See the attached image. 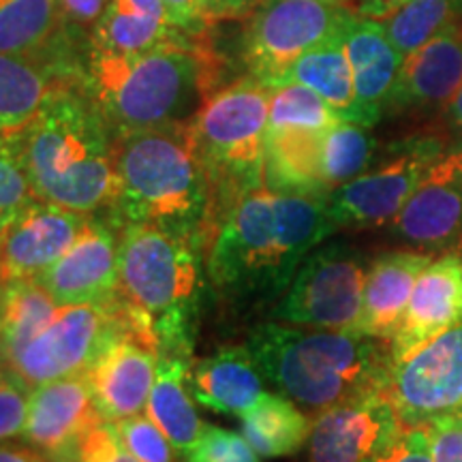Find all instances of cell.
Instances as JSON below:
<instances>
[{
  "instance_id": "6da1fadb",
  "label": "cell",
  "mask_w": 462,
  "mask_h": 462,
  "mask_svg": "<svg viewBox=\"0 0 462 462\" xmlns=\"http://www.w3.org/2000/svg\"><path fill=\"white\" fill-rule=\"evenodd\" d=\"M334 231L328 198L251 189L218 223L206 251V274L229 304H273L287 291L304 257Z\"/></svg>"
},
{
  "instance_id": "7a4b0ae2",
  "label": "cell",
  "mask_w": 462,
  "mask_h": 462,
  "mask_svg": "<svg viewBox=\"0 0 462 462\" xmlns=\"http://www.w3.org/2000/svg\"><path fill=\"white\" fill-rule=\"evenodd\" d=\"M116 193L109 218L152 225L208 251L215 238V199L198 157L190 123L114 137Z\"/></svg>"
},
{
  "instance_id": "3957f363",
  "label": "cell",
  "mask_w": 462,
  "mask_h": 462,
  "mask_svg": "<svg viewBox=\"0 0 462 462\" xmlns=\"http://www.w3.org/2000/svg\"><path fill=\"white\" fill-rule=\"evenodd\" d=\"M265 383L309 415L383 394L392 368L390 343L360 332L265 321L248 334Z\"/></svg>"
},
{
  "instance_id": "277c9868",
  "label": "cell",
  "mask_w": 462,
  "mask_h": 462,
  "mask_svg": "<svg viewBox=\"0 0 462 462\" xmlns=\"http://www.w3.org/2000/svg\"><path fill=\"white\" fill-rule=\"evenodd\" d=\"M17 137L34 198L84 215H109L114 133L78 84L58 86Z\"/></svg>"
},
{
  "instance_id": "5b68a950",
  "label": "cell",
  "mask_w": 462,
  "mask_h": 462,
  "mask_svg": "<svg viewBox=\"0 0 462 462\" xmlns=\"http://www.w3.org/2000/svg\"><path fill=\"white\" fill-rule=\"evenodd\" d=\"M212 67L206 51L195 45H170L146 54H114L90 45L78 65V86L118 137L193 118L210 95Z\"/></svg>"
},
{
  "instance_id": "8992f818",
  "label": "cell",
  "mask_w": 462,
  "mask_h": 462,
  "mask_svg": "<svg viewBox=\"0 0 462 462\" xmlns=\"http://www.w3.org/2000/svg\"><path fill=\"white\" fill-rule=\"evenodd\" d=\"M206 253L152 225L118 227V300L159 356L193 357Z\"/></svg>"
},
{
  "instance_id": "52a82bcc",
  "label": "cell",
  "mask_w": 462,
  "mask_h": 462,
  "mask_svg": "<svg viewBox=\"0 0 462 462\" xmlns=\"http://www.w3.org/2000/svg\"><path fill=\"white\" fill-rule=\"evenodd\" d=\"M268 116L270 88L248 75L210 92L189 120L212 189L217 227L242 193L263 187Z\"/></svg>"
},
{
  "instance_id": "ba28073f",
  "label": "cell",
  "mask_w": 462,
  "mask_h": 462,
  "mask_svg": "<svg viewBox=\"0 0 462 462\" xmlns=\"http://www.w3.org/2000/svg\"><path fill=\"white\" fill-rule=\"evenodd\" d=\"M368 255L349 242H323L310 251L274 304L273 319L289 326L356 332L362 313Z\"/></svg>"
},
{
  "instance_id": "9c48e42d",
  "label": "cell",
  "mask_w": 462,
  "mask_h": 462,
  "mask_svg": "<svg viewBox=\"0 0 462 462\" xmlns=\"http://www.w3.org/2000/svg\"><path fill=\"white\" fill-rule=\"evenodd\" d=\"M126 334H135V328L118 298L112 304L62 306L54 321L3 366L34 390L48 381L86 373L109 345Z\"/></svg>"
},
{
  "instance_id": "30bf717a",
  "label": "cell",
  "mask_w": 462,
  "mask_h": 462,
  "mask_svg": "<svg viewBox=\"0 0 462 462\" xmlns=\"http://www.w3.org/2000/svg\"><path fill=\"white\" fill-rule=\"evenodd\" d=\"M354 17L349 0H263L245 31L248 71L270 88L293 60L343 34Z\"/></svg>"
},
{
  "instance_id": "8fae6325",
  "label": "cell",
  "mask_w": 462,
  "mask_h": 462,
  "mask_svg": "<svg viewBox=\"0 0 462 462\" xmlns=\"http://www.w3.org/2000/svg\"><path fill=\"white\" fill-rule=\"evenodd\" d=\"M446 152L435 135H413L392 146L373 170L340 184L328 195V215L340 227H381L396 218L426 171Z\"/></svg>"
},
{
  "instance_id": "7c38bea8",
  "label": "cell",
  "mask_w": 462,
  "mask_h": 462,
  "mask_svg": "<svg viewBox=\"0 0 462 462\" xmlns=\"http://www.w3.org/2000/svg\"><path fill=\"white\" fill-rule=\"evenodd\" d=\"M383 396L404 429H426L462 409V321L392 362Z\"/></svg>"
},
{
  "instance_id": "4fadbf2b",
  "label": "cell",
  "mask_w": 462,
  "mask_h": 462,
  "mask_svg": "<svg viewBox=\"0 0 462 462\" xmlns=\"http://www.w3.org/2000/svg\"><path fill=\"white\" fill-rule=\"evenodd\" d=\"M392 238L413 251H462V146L446 150L390 223Z\"/></svg>"
},
{
  "instance_id": "5bb4252c",
  "label": "cell",
  "mask_w": 462,
  "mask_h": 462,
  "mask_svg": "<svg viewBox=\"0 0 462 462\" xmlns=\"http://www.w3.org/2000/svg\"><path fill=\"white\" fill-rule=\"evenodd\" d=\"M32 281L60 309L112 304L118 298V227L107 215H92L65 255Z\"/></svg>"
},
{
  "instance_id": "9a60e30c",
  "label": "cell",
  "mask_w": 462,
  "mask_h": 462,
  "mask_svg": "<svg viewBox=\"0 0 462 462\" xmlns=\"http://www.w3.org/2000/svg\"><path fill=\"white\" fill-rule=\"evenodd\" d=\"M401 430L383 394L337 404L313 420L304 462H371Z\"/></svg>"
},
{
  "instance_id": "2e32d148",
  "label": "cell",
  "mask_w": 462,
  "mask_h": 462,
  "mask_svg": "<svg viewBox=\"0 0 462 462\" xmlns=\"http://www.w3.org/2000/svg\"><path fill=\"white\" fill-rule=\"evenodd\" d=\"M90 217L32 199L31 206L0 234V285L37 279L73 246Z\"/></svg>"
},
{
  "instance_id": "e0dca14e",
  "label": "cell",
  "mask_w": 462,
  "mask_h": 462,
  "mask_svg": "<svg viewBox=\"0 0 462 462\" xmlns=\"http://www.w3.org/2000/svg\"><path fill=\"white\" fill-rule=\"evenodd\" d=\"M106 421L92 398L86 373L37 385L22 432L28 448L56 462L90 429Z\"/></svg>"
},
{
  "instance_id": "ac0fdd59",
  "label": "cell",
  "mask_w": 462,
  "mask_h": 462,
  "mask_svg": "<svg viewBox=\"0 0 462 462\" xmlns=\"http://www.w3.org/2000/svg\"><path fill=\"white\" fill-rule=\"evenodd\" d=\"M462 321V251L443 253L420 274L401 326L390 340L392 362L402 360Z\"/></svg>"
},
{
  "instance_id": "d6986e66",
  "label": "cell",
  "mask_w": 462,
  "mask_h": 462,
  "mask_svg": "<svg viewBox=\"0 0 462 462\" xmlns=\"http://www.w3.org/2000/svg\"><path fill=\"white\" fill-rule=\"evenodd\" d=\"M159 354L126 334L109 345L86 371L92 398L106 421H120L140 415L146 409L157 374Z\"/></svg>"
},
{
  "instance_id": "ffe728a7",
  "label": "cell",
  "mask_w": 462,
  "mask_h": 462,
  "mask_svg": "<svg viewBox=\"0 0 462 462\" xmlns=\"http://www.w3.org/2000/svg\"><path fill=\"white\" fill-rule=\"evenodd\" d=\"M462 84V20L448 26L402 60L392 90V112H430L452 103Z\"/></svg>"
},
{
  "instance_id": "44dd1931",
  "label": "cell",
  "mask_w": 462,
  "mask_h": 462,
  "mask_svg": "<svg viewBox=\"0 0 462 462\" xmlns=\"http://www.w3.org/2000/svg\"><path fill=\"white\" fill-rule=\"evenodd\" d=\"M345 50L354 73L357 125L374 126L388 109L404 56L377 20L356 15L345 28Z\"/></svg>"
},
{
  "instance_id": "7402d4cb",
  "label": "cell",
  "mask_w": 462,
  "mask_h": 462,
  "mask_svg": "<svg viewBox=\"0 0 462 462\" xmlns=\"http://www.w3.org/2000/svg\"><path fill=\"white\" fill-rule=\"evenodd\" d=\"M435 255L396 248L385 251L371 262L364 285L362 313L356 332L390 343L411 298L420 274L429 268Z\"/></svg>"
},
{
  "instance_id": "603a6c76",
  "label": "cell",
  "mask_w": 462,
  "mask_h": 462,
  "mask_svg": "<svg viewBox=\"0 0 462 462\" xmlns=\"http://www.w3.org/2000/svg\"><path fill=\"white\" fill-rule=\"evenodd\" d=\"M263 381L248 346H227L193 360L187 385L193 401L201 407L242 418L265 394Z\"/></svg>"
},
{
  "instance_id": "cb8c5ba5",
  "label": "cell",
  "mask_w": 462,
  "mask_h": 462,
  "mask_svg": "<svg viewBox=\"0 0 462 462\" xmlns=\"http://www.w3.org/2000/svg\"><path fill=\"white\" fill-rule=\"evenodd\" d=\"M323 135L326 131L268 129L263 154V187L274 193L328 198L323 178Z\"/></svg>"
},
{
  "instance_id": "d4e9b609",
  "label": "cell",
  "mask_w": 462,
  "mask_h": 462,
  "mask_svg": "<svg viewBox=\"0 0 462 462\" xmlns=\"http://www.w3.org/2000/svg\"><path fill=\"white\" fill-rule=\"evenodd\" d=\"M62 22L58 0H0V51L34 58L75 79V67L58 51L56 37Z\"/></svg>"
},
{
  "instance_id": "484cf974",
  "label": "cell",
  "mask_w": 462,
  "mask_h": 462,
  "mask_svg": "<svg viewBox=\"0 0 462 462\" xmlns=\"http://www.w3.org/2000/svg\"><path fill=\"white\" fill-rule=\"evenodd\" d=\"M193 357L167 354L159 356L154 385L150 392L146 411L148 418L165 432L178 454H187L199 441L206 424L195 411L187 377Z\"/></svg>"
},
{
  "instance_id": "4316f807",
  "label": "cell",
  "mask_w": 462,
  "mask_h": 462,
  "mask_svg": "<svg viewBox=\"0 0 462 462\" xmlns=\"http://www.w3.org/2000/svg\"><path fill=\"white\" fill-rule=\"evenodd\" d=\"M300 84L315 90L340 116V120L357 125V103L349 58L345 50V32L328 39L293 60L274 86Z\"/></svg>"
},
{
  "instance_id": "83f0119b",
  "label": "cell",
  "mask_w": 462,
  "mask_h": 462,
  "mask_svg": "<svg viewBox=\"0 0 462 462\" xmlns=\"http://www.w3.org/2000/svg\"><path fill=\"white\" fill-rule=\"evenodd\" d=\"M189 34L171 22L143 14L131 0H109L92 24L90 45L114 54H146L170 45H193Z\"/></svg>"
},
{
  "instance_id": "f1b7e54d",
  "label": "cell",
  "mask_w": 462,
  "mask_h": 462,
  "mask_svg": "<svg viewBox=\"0 0 462 462\" xmlns=\"http://www.w3.org/2000/svg\"><path fill=\"white\" fill-rule=\"evenodd\" d=\"M62 84L75 82L42 60L0 51V133L26 126Z\"/></svg>"
},
{
  "instance_id": "f546056e",
  "label": "cell",
  "mask_w": 462,
  "mask_h": 462,
  "mask_svg": "<svg viewBox=\"0 0 462 462\" xmlns=\"http://www.w3.org/2000/svg\"><path fill=\"white\" fill-rule=\"evenodd\" d=\"M242 435L263 458H282L304 449L313 420L279 392H265L251 411L242 415Z\"/></svg>"
},
{
  "instance_id": "4dcf8cb0",
  "label": "cell",
  "mask_w": 462,
  "mask_h": 462,
  "mask_svg": "<svg viewBox=\"0 0 462 462\" xmlns=\"http://www.w3.org/2000/svg\"><path fill=\"white\" fill-rule=\"evenodd\" d=\"M60 310L48 291L32 279L0 285V364L54 321Z\"/></svg>"
},
{
  "instance_id": "1f68e13d",
  "label": "cell",
  "mask_w": 462,
  "mask_h": 462,
  "mask_svg": "<svg viewBox=\"0 0 462 462\" xmlns=\"http://www.w3.org/2000/svg\"><path fill=\"white\" fill-rule=\"evenodd\" d=\"M458 20L462 0H409L381 24L392 45L407 58Z\"/></svg>"
},
{
  "instance_id": "d6a6232c",
  "label": "cell",
  "mask_w": 462,
  "mask_h": 462,
  "mask_svg": "<svg viewBox=\"0 0 462 462\" xmlns=\"http://www.w3.org/2000/svg\"><path fill=\"white\" fill-rule=\"evenodd\" d=\"M377 142L373 140L368 126L340 120L323 135V178L328 189L354 180L371 167Z\"/></svg>"
},
{
  "instance_id": "836d02e7",
  "label": "cell",
  "mask_w": 462,
  "mask_h": 462,
  "mask_svg": "<svg viewBox=\"0 0 462 462\" xmlns=\"http://www.w3.org/2000/svg\"><path fill=\"white\" fill-rule=\"evenodd\" d=\"M340 123V116L317 95L315 90L300 84H285L270 88L268 129L328 131Z\"/></svg>"
},
{
  "instance_id": "e575fe53",
  "label": "cell",
  "mask_w": 462,
  "mask_h": 462,
  "mask_svg": "<svg viewBox=\"0 0 462 462\" xmlns=\"http://www.w3.org/2000/svg\"><path fill=\"white\" fill-rule=\"evenodd\" d=\"M34 198L22 161L17 131L0 133V234L31 206Z\"/></svg>"
},
{
  "instance_id": "d590c367",
  "label": "cell",
  "mask_w": 462,
  "mask_h": 462,
  "mask_svg": "<svg viewBox=\"0 0 462 462\" xmlns=\"http://www.w3.org/2000/svg\"><path fill=\"white\" fill-rule=\"evenodd\" d=\"M123 446L133 458L140 462H178L176 448L171 446L165 432L146 415H133V418L114 421Z\"/></svg>"
},
{
  "instance_id": "8d00e7d4",
  "label": "cell",
  "mask_w": 462,
  "mask_h": 462,
  "mask_svg": "<svg viewBox=\"0 0 462 462\" xmlns=\"http://www.w3.org/2000/svg\"><path fill=\"white\" fill-rule=\"evenodd\" d=\"M184 462H262L240 432L206 424L199 441L184 454Z\"/></svg>"
},
{
  "instance_id": "74e56055",
  "label": "cell",
  "mask_w": 462,
  "mask_h": 462,
  "mask_svg": "<svg viewBox=\"0 0 462 462\" xmlns=\"http://www.w3.org/2000/svg\"><path fill=\"white\" fill-rule=\"evenodd\" d=\"M56 462H140L126 452L114 421H101Z\"/></svg>"
},
{
  "instance_id": "f35d334b",
  "label": "cell",
  "mask_w": 462,
  "mask_h": 462,
  "mask_svg": "<svg viewBox=\"0 0 462 462\" xmlns=\"http://www.w3.org/2000/svg\"><path fill=\"white\" fill-rule=\"evenodd\" d=\"M31 385L0 364V441L22 437L31 409Z\"/></svg>"
},
{
  "instance_id": "ab89813d",
  "label": "cell",
  "mask_w": 462,
  "mask_h": 462,
  "mask_svg": "<svg viewBox=\"0 0 462 462\" xmlns=\"http://www.w3.org/2000/svg\"><path fill=\"white\" fill-rule=\"evenodd\" d=\"M371 462H432L426 429H404Z\"/></svg>"
},
{
  "instance_id": "60d3db41",
  "label": "cell",
  "mask_w": 462,
  "mask_h": 462,
  "mask_svg": "<svg viewBox=\"0 0 462 462\" xmlns=\"http://www.w3.org/2000/svg\"><path fill=\"white\" fill-rule=\"evenodd\" d=\"M430 443L432 462H462V418H449L432 421L426 426Z\"/></svg>"
},
{
  "instance_id": "b9f144b4",
  "label": "cell",
  "mask_w": 462,
  "mask_h": 462,
  "mask_svg": "<svg viewBox=\"0 0 462 462\" xmlns=\"http://www.w3.org/2000/svg\"><path fill=\"white\" fill-rule=\"evenodd\" d=\"M176 17L178 26L190 34H198L208 22V0H163Z\"/></svg>"
},
{
  "instance_id": "7bdbcfd3",
  "label": "cell",
  "mask_w": 462,
  "mask_h": 462,
  "mask_svg": "<svg viewBox=\"0 0 462 462\" xmlns=\"http://www.w3.org/2000/svg\"><path fill=\"white\" fill-rule=\"evenodd\" d=\"M65 22L75 26H92L99 20L109 0H58Z\"/></svg>"
},
{
  "instance_id": "ee69618b",
  "label": "cell",
  "mask_w": 462,
  "mask_h": 462,
  "mask_svg": "<svg viewBox=\"0 0 462 462\" xmlns=\"http://www.w3.org/2000/svg\"><path fill=\"white\" fill-rule=\"evenodd\" d=\"M263 0H208V20L251 15Z\"/></svg>"
},
{
  "instance_id": "f6af8a7d",
  "label": "cell",
  "mask_w": 462,
  "mask_h": 462,
  "mask_svg": "<svg viewBox=\"0 0 462 462\" xmlns=\"http://www.w3.org/2000/svg\"><path fill=\"white\" fill-rule=\"evenodd\" d=\"M409 0H354L351 9L356 15L368 17V20L383 22L385 17L394 14L396 9H401Z\"/></svg>"
},
{
  "instance_id": "bcb514c9",
  "label": "cell",
  "mask_w": 462,
  "mask_h": 462,
  "mask_svg": "<svg viewBox=\"0 0 462 462\" xmlns=\"http://www.w3.org/2000/svg\"><path fill=\"white\" fill-rule=\"evenodd\" d=\"M0 462H50L32 448L14 446V443L0 441Z\"/></svg>"
},
{
  "instance_id": "7dc6e473",
  "label": "cell",
  "mask_w": 462,
  "mask_h": 462,
  "mask_svg": "<svg viewBox=\"0 0 462 462\" xmlns=\"http://www.w3.org/2000/svg\"><path fill=\"white\" fill-rule=\"evenodd\" d=\"M449 120H452V125L462 133V84L458 92L454 95L452 103H449Z\"/></svg>"
},
{
  "instance_id": "c3c4849f",
  "label": "cell",
  "mask_w": 462,
  "mask_h": 462,
  "mask_svg": "<svg viewBox=\"0 0 462 462\" xmlns=\"http://www.w3.org/2000/svg\"><path fill=\"white\" fill-rule=\"evenodd\" d=\"M458 415H460V418H462V409H460V411H458Z\"/></svg>"
},
{
  "instance_id": "681fc988",
  "label": "cell",
  "mask_w": 462,
  "mask_h": 462,
  "mask_svg": "<svg viewBox=\"0 0 462 462\" xmlns=\"http://www.w3.org/2000/svg\"><path fill=\"white\" fill-rule=\"evenodd\" d=\"M349 5H351V3H349Z\"/></svg>"
}]
</instances>
